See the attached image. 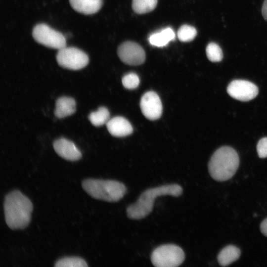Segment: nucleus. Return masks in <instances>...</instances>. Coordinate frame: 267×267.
I'll use <instances>...</instances> for the list:
<instances>
[{
    "instance_id": "1",
    "label": "nucleus",
    "mask_w": 267,
    "mask_h": 267,
    "mask_svg": "<svg viewBox=\"0 0 267 267\" xmlns=\"http://www.w3.org/2000/svg\"><path fill=\"white\" fill-rule=\"evenodd\" d=\"M4 213L7 226L11 229L25 228L31 221L33 204L18 190H14L4 198Z\"/></svg>"
},
{
    "instance_id": "2",
    "label": "nucleus",
    "mask_w": 267,
    "mask_h": 267,
    "mask_svg": "<svg viewBox=\"0 0 267 267\" xmlns=\"http://www.w3.org/2000/svg\"><path fill=\"white\" fill-rule=\"evenodd\" d=\"M182 193V187L177 184L164 185L147 189L140 194L134 203L127 207V216L131 219H143L151 212L155 199L157 197L167 195L178 197Z\"/></svg>"
},
{
    "instance_id": "3",
    "label": "nucleus",
    "mask_w": 267,
    "mask_h": 267,
    "mask_svg": "<svg viewBox=\"0 0 267 267\" xmlns=\"http://www.w3.org/2000/svg\"><path fill=\"white\" fill-rule=\"evenodd\" d=\"M239 164L236 151L229 146H222L212 155L208 164L209 173L214 179L225 181L235 174Z\"/></svg>"
},
{
    "instance_id": "4",
    "label": "nucleus",
    "mask_w": 267,
    "mask_h": 267,
    "mask_svg": "<svg viewBox=\"0 0 267 267\" xmlns=\"http://www.w3.org/2000/svg\"><path fill=\"white\" fill-rule=\"evenodd\" d=\"M84 190L92 198L107 202H117L127 191L126 186L114 180L88 178L82 182Z\"/></svg>"
},
{
    "instance_id": "5",
    "label": "nucleus",
    "mask_w": 267,
    "mask_h": 267,
    "mask_svg": "<svg viewBox=\"0 0 267 267\" xmlns=\"http://www.w3.org/2000/svg\"><path fill=\"white\" fill-rule=\"evenodd\" d=\"M185 259L182 249L175 244H165L155 248L151 253V261L156 267H176Z\"/></svg>"
},
{
    "instance_id": "6",
    "label": "nucleus",
    "mask_w": 267,
    "mask_h": 267,
    "mask_svg": "<svg viewBox=\"0 0 267 267\" xmlns=\"http://www.w3.org/2000/svg\"><path fill=\"white\" fill-rule=\"evenodd\" d=\"M32 36L37 43L49 48L59 50L66 46L64 36L44 23L36 25Z\"/></svg>"
},
{
    "instance_id": "7",
    "label": "nucleus",
    "mask_w": 267,
    "mask_h": 267,
    "mask_svg": "<svg viewBox=\"0 0 267 267\" xmlns=\"http://www.w3.org/2000/svg\"><path fill=\"white\" fill-rule=\"evenodd\" d=\"M56 58L61 67L73 70H78L86 67L89 63L88 55L75 47L66 46L58 50Z\"/></svg>"
},
{
    "instance_id": "8",
    "label": "nucleus",
    "mask_w": 267,
    "mask_h": 267,
    "mask_svg": "<svg viewBox=\"0 0 267 267\" xmlns=\"http://www.w3.org/2000/svg\"><path fill=\"white\" fill-rule=\"evenodd\" d=\"M118 55L124 63L133 66L142 64L145 60V52L142 47L136 43L126 42L118 48Z\"/></svg>"
},
{
    "instance_id": "9",
    "label": "nucleus",
    "mask_w": 267,
    "mask_h": 267,
    "mask_svg": "<svg viewBox=\"0 0 267 267\" xmlns=\"http://www.w3.org/2000/svg\"><path fill=\"white\" fill-rule=\"evenodd\" d=\"M227 92L234 99L247 101L253 99L258 95V89L254 84L249 81L236 80L229 84Z\"/></svg>"
},
{
    "instance_id": "10",
    "label": "nucleus",
    "mask_w": 267,
    "mask_h": 267,
    "mask_svg": "<svg viewBox=\"0 0 267 267\" xmlns=\"http://www.w3.org/2000/svg\"><path fill=\"white\" fill-rule=\"evenodd\" d=\"M140 107L143 115L149 120H157L162 113L161 99L159 95L153 91H147L142 96Z\"/></svg>"
},
{
    "instance_id": "11",
    "label": "nucleus",
    "mask_w": 267,
    "mask_h": 267,
    "mask_svg": "<svg viewBox=\"0 0 267 267\" xmlns=\"http://www.w3.org/2000/svg\"><path fill=\"white\" fill-rule=\"evenodd\" d=\"M53 146L57 154L65 160L75 161L82 157L81 151L75 144L65 138L56 140Z\"/></svg>"
},
{
    "instance_id": "12",
    "label": "nucleus",
    "mask_w": 267,
    "mask_h": 267,
    "mask_svg": "<svg viewBox=\"0 0 267 267\" xmlns=\"http://www.w3.org/2000/svg\"><path fill=\"white\" fill-rule=\"evenodd\" d=\"M106 124L109 133L114 136H125L131 134L133 131L131 123L123 117L117 116L110 119Z\"/></svg>"
},
{
    "instance_id": "13",
    "label": "nucleus",
    "mask_w": 267,
    "mask_h": 267,
    "mask_svg": "<svg viewBox=\"0 0 267 267\" xmlns=\"http://www.w3.org/2000/svg\"><path fill=\"white\" fill-rule=\"evenodd\" d=\"M71 7L76 11L86 15L97 12L102 5V0H69Z\"/></svg>"
},
{
    "instance_id": "14",
    "label": "nucleus",
    "mask_w": 267,
    "mask_h": 267,
    "mask_svg": "<svg viewBox=\"0 0 267 267\" xmlns=\"http://www.w3.org/2000/svg\"><path fill=\"white\" fill-rule=\"evenodd\" d=\"M76 111V101L72 97L62 96L56 101L55 115L58 118L69 116Z\"/></svg>"
},
{
    "instance_id": "15",
    "label": "nucleus",
    "mask_w": 267,
    "mask_h": 267,
    "mask_svg": "<svg viewBox=\"0 0 267 267\" xmlns=\"http://www.w3.org/2000/svg\"><path fill=\"white\" fill-rule=\"evenodd\" d=\"M175 39V33L170 27L166 28L160 32L153 33L149 37L150 44L155 46H166Z\"/></svg>"
},
{
    "instance_id": "16",
    "label": "nucleus",
    "mask_w": 267,
    "mask_h": 267,
    "mask_svg": "<svg viewBox=\"0 0 267 267\" xmlns=\"http://www.w3.org/2000/svg\"><path fill=\"white\" fill-rule=\"evenodd\" d=\"M240 254V250L237 247L233 245L227 246L218 254V263L221 266H227L238 260Z\"/></svg>"
},
{
    "instance_id": "17",
    "label": "nucleus",
    "mask_w": 267,
    "mask_h": 267,
    "mask_svg": "<svg viewBox=\"0 0 267 267\" xmlns=\"http://www.w3.org/2000/svg\"><path fill=\"white\" fill-rule=\"evenodd\" d=\"M109 117L110 113L107 108L101 106L97 111L91 112L88 118L93 126L99 127L106 124Z\"/></svg>"
},
{
    "instance_id": "18",
    "label": "nucleus",
    "mask_w": 267,
    "mask_h": 267,
    "mask_svg": "<svg viewBox=\"0 0 267 267\" xmlns=\"http://www.w3.org/2000/svg\"><path fill=\"white\" fill-rule=\"evenodd\" d=\"M157 0H133L132 8L137 14L149 12L155 9Z\"/></svg>"
},
{
    "instance_id": "19",
    "label": "nucleus",
    "mask_w": 267,
    "mask_h": 267,
    "mask_svg": "<svg viewBox=\"0 0 267 267\" xmlns=\"http://www.w3.org/2000/svg\"><path fill=\"white\" fill-rule=\"evenodd\" d=\"M56 267H85L88 265L86 262L79 257H66L58 260L54 265Z\"/></svg>"
},
{
    "instance_id": "20",
    "label": "nucleus",
    "mask_w": 267,
    "mask_h": 267,
    "mask_svg": "<svg viewBox=\"0 0 267 267\" xmlns=\"http://www.w3.org/2000/svg\"><path fill=\"white\" fill-rule=\"evenodd\" d=\"M197 35L196 29L190 25H183L178 30L177 36L179 41L188 42L192 41Z\"/></svg>"
},
{
    "instance_id": "21",
    "label": "nucleus",
    "mask_w": 267,
    "mask_h": 267,
    "mask_svg": "<svg viewBox=\"0 0 267 267\" xmlns=\"http://www.w3.org/2000/svg\"><path fill=\"white\" fill-rule=\"evenodd\" d=\"M206 53L208 58L212 62H220L222 59L223 54L222 49L215 43H210L207 45Z\"/></svg>"
},
{
    "instance_id": "22",
    "label": "nucleus",
    "mask_w": 267,
    "mask_h": 267,
    "mask_svg": "<svg viewBox=\"0 0 267 267\" xmlns=\"http://www.w3.org/2000/svg\"><path fill=\"white\" fill-rule=\"evenodd\" d=\"M123 86L129 89L136 88L139 84V78L134 73H129L123 76L122 80Z\"/></svg>"
},
{
    "instance_id": "23",
    "label": "nucleus",
    "mask_w": 267,
    "mask_h": 267,
    "mask_svg": "<svg viewBox=\"0 0 267 267\" xmlns=\"http://www.w3.org/2000/svg\"><path fill=\"white\" fill-rule=\"evenodd\" d=\"M257 150L260 158L267 157V137H263L259 141Z\"/></svg>"
},
{
    "instance_id": "24",
    "label": "nucleus",
    "mask_w": 267,
    "mask_h": 267,
    "mask_svg": "<svg viewBox=\"0 0 267 267\" xmlns=\"http://www.w3.org/2000/svg\"><path fill=\"white\" fill-rule=\"evenodd\" d=\"M260 229L261 232L267 237V218L265 219L261 223Z\"/></svg>"
},
{
    "instance_id": "25",
    "label": "nucleus",
    "mask_w": 267,
    "mask_h": 267,
    "mask_svg": "<svg viewBox=\"0 0 267 267\" xmlns=\"http://www.w3.org/2000/svg\"><path fill=\"white\" fill-rule=\"evenodd\" d=\"M262 13L264 19L267 21V0H265L263 3Z\"/></svg>"
}]
</instances>
